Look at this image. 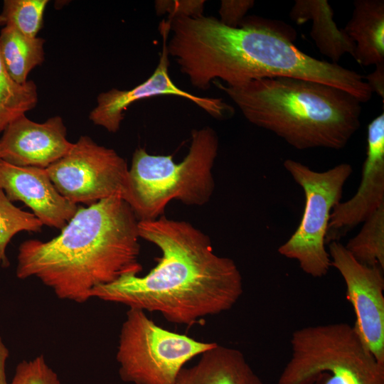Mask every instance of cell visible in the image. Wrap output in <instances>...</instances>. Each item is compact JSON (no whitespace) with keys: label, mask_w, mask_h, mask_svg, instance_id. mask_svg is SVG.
<instances>
[{"label":"cell","mask_w":384,"mask_h":384,"mask_svg":"<svg viewBox=\"0 0 384 384\" xmlns=\"http://www.w3.org/2000/svg\"><path fill=\"white\" fill-rule=\"evenodd\" d=\"M167 50L192 85L207 90L220 78L228 86L251 80L290 77L343 90L361 102L372 91L364 76L341 65L318 60L292 43L295 32L277 21L247 20L231 28L213 16L169 18Z\"/></svg>","instance_id":"cell-1"},{"label":"cell","mask_w":384,"mask_h":384,"mask_svg":"<svg viewBox=\"0 0 384 384\" xmlns=\"http://www.w3.org/2000/svg\"><path fill=\"white\" fill-rule=\"evenodd\" d=\"M139 237L161 251L146 274L124 275L91 292L105 302L159 312L175 324L193 326L230 309L243 293L242 277L230 258L216 255L210 238L191 223L164 215L139 220Z\"/></svg>","instance_id":"cell-2"},{"label":"cell","mask_w":384,"mask_h":384,"mask_svg":"<svg viewBox=\"0 0 384 384\" xmlns=\"http://www.w3.org/2000/svg\"><path fill=\"white\" fill-rule=\"evenodd\" d=\"M139 221L120 196L80 208L58 236L20 245L16 276L38 278L59 299L85 302L95 287L142 272Z\"/></svg>","instance_id":"cell-3"},{"label":"cell","mask_w":384,"mask_h":384,"mask_svg":"<svg viewBox=\"0 0 384 384\" xmlns=\"http://www.w3.org/2000/svg\"><path fill=\"white\" fill-rule=\"evenodd\" d=\"M215 85L250 123L299 150L341 149L360 128L361 102L327 84L274 77L238 86Z\"/></svg>","instance_id":"cell-4"},{"label":"cell","mask_w":384,"mask_h":384,"mask_svg":"<svg viewBox=\"0 0 384 384\" xmlns=\"http://www.w3.org/2000/svg\"><path fill=\"white\" fill-rule=\"evenodd\" d=\"M218 150V138L209 127L193 129L188 154L179 163L171 156L149 154L137 149L129 169L128 203L139 220L163 215L172 200L189 206H203L213 193L212 169Z\"/></svg>","instance_id":"cell-5"},{"label":"cell","mask_w":384,"mask_h":384,"mask_svg":"<svg viewBox=\"0 0 384 384\" xmlns=\"http://www.w3.org/2000/svg\"><path fill=\"white\" fill-rule=\"evenodd\" d=\"M290 343L292 356L277 384H384V365L347 323L303 327Z\"/></svg>","instance_id":"cell-6"},{"label":"cell","mask_w":384,"mask_h":384,"mask_svg":"<svg viewBox=\"0 0 384 384\" xmlns=\"http://www.w3.org/2000/svg\"><path fill=\"white\" fill-rule=\"evenodd\" d=\"M215 343L166 330L145 311L129 308L116 354L119 377L132 384H175L184 365Z\"/></svg>","instance_id":"cell-7"},{"label":"cell","mask_w":384,"mask_h":384,"mask_svg":"<svg viewBox=\"0 0 384 384\" xmlns=\"http://www.w3.org/2000/svg\"><path fill=\"white\" fill-rule=\"evenodd\" d=\"M293 180L302 188L305 203L300 223L278 252L297 260L302 270L313 277L325 276L330 267L326 235L333 208L341 202L343 187L353 172L348 163L325 171H316L291 159L283 163Z\"/></svg>","instance_id":"cell-8"},{"label":"cell","mask_w":384,"mask_h":384,"mask_svg":"<svg viewBox=\"0 0 384 384\" xmlns=\"http://www.w3.org/2000/svg\"><path fill=\"white\" fill-rule=\"evenodd\" d=\"M46 170L57 191L74 204L91 205L113 196L128 202L129 176L125 159L90 137L81 136Z\"/></svg>","instance_id":"cell-9"},{"label":"cell","mask_w":384,"mask_h":384,"mask_svg":"<svg viewBox=\"0 0 384 384\" xmlns=\"http://www.w3.org/2000/svg\"><path fill=\"white\" fill-rule=\"evenodd\" d=\"M328 245L331 267L342 276L356 314L353 326L367 349L384 365V277L380 266L358 262L340 241Z\"/></svg>","instance_id":"cell-10"},{"label":"cell","mask_w":384,"mask_h":384,"mask_svg":"<svg viewBox=\"0 0 384 384\" xmlns=\"http://www.w3.org/2000/svg\"><path fill=\"white\" fill-rule=\"evenodd\" d=\"M170 22L169 18L164 19L159 24L162 50L154 73L144 82L130 90L112 88L100 93L97 97V105L89 114V119L94 124L115 133L124 119V112L132 104L143 99L164 95L188 100L216 119H225L233 114V107L222 99L193 95L181 90L172 81L169 73V55L167 50Z\"/></svg>","instance_id":"cell-11"},{"label":"cell","mask_w":384,"mask_h":384,"mask_svg":"<svg viewBox=\"0 0 384 384\" xmlns=\"http://www.w3.org/2000/svg\"><path fill=\"white\" fill-rule=\"evenodd\" d=\"M384 206V113L367 128L366 157L356 193L338 203L330 215L326 244L339 241L350 230L365 222Z\"/></svg>","instance_id":"cell-12"},{"label":"cell","mask_w":384,"mask_h":384,"mask_svg":"<svg viewBox=\"0 0 384 384\" xmlns=\"http://www.w3.org/2000/svg\"><path fill=\"white\" fill-rule=\"evenodd\" d=\"M67 129L60 116L43 123L23 114L11 121L0 138V160L17 166L46 169L71 149Z\"/></svg>","instance_id":"cell-13"},{"label":"cell","mask_w":384,"mask_h":384,"mask_svg":"<svg viewBox=\"0 0 384 384\" xmlns=\"http://www.w3.org/2000/svg\"><path fill=\"white\" fill-rule=\"evenodd\" d=\"M0 188L10 201L25 203L47 226L62 230L78 209L57 191L46 169L0 160Z\"/></svg>","instance_id":"cell-14"},{"label":"cell","mask_w":384,"mask_h":384,"mask_svg":"<svg viewBox=\"0 0 384 384\" xmlns=\"http://www.w3.org/2000/svg\"><path fill=\"white\" fill-rule=\"evenodd\" d=\"M191 367H183L175 384H263L243 353L215 343Z\"/></svg>","instance_id":"cell-15"},{"label":"cell","mask_w":384,"mask_h":384,"mask_svg":"<svg viewBox=\"0 0 384 384\" xmlns=\"http://www.w3.org/2000/svg\"><path fill=\"white\" fill-rule=\"evenodd\" d=\"M343 28L355 43L354 59L361 65L384 63V1L356 0Z\"/></svg>","instance_id":"cell-16"},{"label":"cell","mask_w":384,"mask_h":384,"mask_svg":"<svg viewBox=\"0 0 384 384\" xmlns=\"http://www.w3.org/2000/svg\"><path fill=\"white\" fill-rule=\"evenodd\" d=\"M290 18L298 24L312 21L310 35L319 51L336 63L346 53L353 57L355 43L333 19L334 11L326 0H297Z\"/></svg>","instance_id":"cell-17"},{"label":"cell","mask_w":384,"mask_h":384,"mask_svg":"<svg viewBox=\"0 0 384 384\" xmlns=\"http://www.w3.org/2000/svg\"><path fill=\"white\" fill-rule=\"evenodd\" d=\"M45 39L29 38L10 26L0 31V53L9 77L25 84L29 73L45 60Z\"/></svg>","instance_id":"cell-18"},{"label":"cell","mask_w":384,"mask_h":384,"mask_svg":"<svg viewBox=\"0 0 384 384\" xmlns=\"http://www.w3.org/2000/svg\"><path fill=\"white\" fill-rule=\"evenodd\" d=\"M36 83L28 80L21 85L9 75L0 53V132L14 119L26 114L38 103Z\"/></svg>","instance_id":"cell-19"},{"label":"cell","mask_w":384,"mask_h":384,"mask_svg":"<svg viewBox=\"0 0 384 384\" xmlns=\"http://www.w3.org/2000/svg\"><path fill=\"white\" fill-rule=\"evenodd\" d=\"M345 247L358 262L384 270V206L363 223Z\"/></svg>","instance_id":"cell-20"},{"label":"cell","mask_w":384,"mask_h":384,"mask_svg":"<svg viewBox=\"0 0 384 384\" xmlns=\"http://www.w3.org/2000/svg\"><path fill=\"white\" fill-rule=\"evenodd\" d=\"M48 0H4L0 26H10L21 34L36 38L43 25Z\"/></svg>","instance_id":"cell-21"},{"label":"cell","mask_w":384,"mask_h":384,"mask_svg":"<svg viewBox=\"0 0 384 384\" xmlns=\"http://www.w3.org/2000/svg\"><path fill=\"white\" fill-rule=\"evenodd\" d=\"M43 223L33 215L15 206L0 188V265L9 266L6 255L11 239L21 231L41 232Z\"/></svg>","instance_id":"cell-22"},{"label":"cell","mask_w":384,"mask_h":384,"mask_svg":"<svg viewBox=\"0 0 384 384\" xmlns=\"http://www.w3.org/2000/svg\"><path fill=\"white\" fill-rule=\"evenodd\" d=\"M9 384H61L43 355L20 362Z\"/></svg>","instance_id":"cell-23"},{"label":"cell","mask_w":384,"mask_h":384,"mask_svg":"<svg viewBox=\"0 0 384 384\" xmlns=\"http://www.w3.org/2000/svg\"><path fill=\"white\" fill-rule=\"evenodd\" d=\"M203 0H159L155 1L157 15L167 14L169 18L203 16Z\"/></svg>","instance_id":"cell-24"},{"label":"cell","mask_w":384,"mask_h":384,"mask_svg":"<svg viewBox=\"0 0 384 384\" xmlns=\"http://www.w3.org/2000/svg\"><path fill=\"white\" fill-rule=\"evenodd\" d=\"M254 4L252 0H223L219 9V21L228 27L238 28Z\"/></svg>","instance_id":"cell-25"},{"label":"cell","mask_w":384,"mask_h":384,"mask_svg":"<svg viewBox=\"0 0 384 384\" xmlns=\"http://www.w3.org/2000/svg\"><path fill=\"white\" fill-rule=\"evenodd\" d=\"M364 79L370 87L372 92H375L384 100V63L375 65V69L370 74L364 77Z\"/></svg>","instance_id":"cell-26"},{"label":"cell","mask_w":384,"mask_h":384,"mask_svg":"<svg viewBox=\"0 0 384 384\" xmlns=\"http://www.w3.org/2000/svg\"><path fill=\"white\" fill-rule=\"evenodd\" d=\"M9 356V351L0 336V384H9L6 376V362Z\"/></svg>","instance_id":"cell-27"}]
</instances>
